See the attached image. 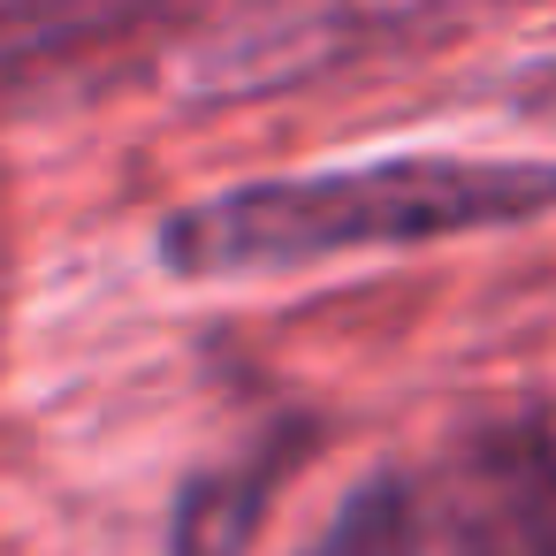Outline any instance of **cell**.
<instances>
[{"mask_svg":"<svg viewBox=\"0 0 556 556\" xmlns=\"http://www.w3.org/2000/svg\"><path fill=\"white\" fill-rule=\"evenodd\" d=\"M320 450V427L305 412L267 419L260 434L229 442V457H214L206 472L184 480L176 518H168V556H244L267 503L282 495V480Z\"/></svg>","mask_w":556,"mask_h":556,"instance_id":"4","label":"cell"},{"mask_svg":"<svg viewBox=\"0 0 556 556\" xmlns=\"http://www.w3.org/2000/svg\"><path fill=\"white\" fill-rule=\"evenodd\" d=\"M556 214V161L488 153H381L313 176H260L206 191L161 222V267L184 282L282 275L351 252H412L442 237L518 229Z\"/></svg>","mask_w":556,"mask_h":556,"instance_id":"1","label":"cell"},{"mask_svg":"<svg viewBox=\"0 0 556 556\" xmlns=\"http://www.w3.org/2000/svg\"><path fill=\"white\" fill-rule=\"evenodd\" d=\"M518 108H533V115H556V62H541V70L518 85Z\"/></svg>","mask_w":556,"mask_h":556,"instance_id":"6","label":"cell"},{"mask_svg":"<svg viewBox=\"0 0 556 556\" xmlns=\"http://www.w3.org/2000/svg\"><path fill=\"white\" fill-rule=\"evenodd\" d=\"M298 556H419V495L404 472H366Z\"/></svg>","mask_w":556,"mask_h":556,"instance_id":"5","label":"cell"},{"mask_svg":"<svg viewBox=\"0 0 556 556\" xmlns=\"http://www.w3.org/2000/svg\"><path fill=\"white\" fill-rule=\"evenodd\" d=\"M176 16V0H0V123L123 62Z\"/></svg>","mask_w":556,"mask_h":556,"instance_id":"3","label":"cell"},{"mask_svg":"<svg viewBox=\"0 0 556 556\" xmlns=\"http://www.w3.org/2000/svg\"><path fill=\"white\" fill-rule=\"evenodd\" d=\"M442 556H556V419L495 412L442 450L434 472Z\"/></svg>","mask_w":556,"mask_h":556,"instance_id":"2","label":"cell"}]
</instances>
